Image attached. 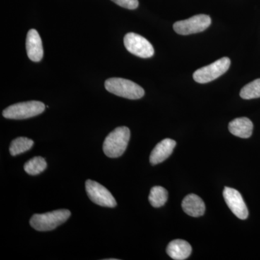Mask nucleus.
Wrapping results in <instances>:
<instances>
[{
    "label": "nucleus",
    "mask_w": 260,
    "mask_h": 260,
    "mask_svg": "<svg viewBox=\"0 0 260 260\" xmlns=\"http://www.w3.org/2000/svg\"><path fill=\"white\" fill-rule=\"evenodd\" d=\"M130 139V130L119 126L108 135L103 145V150L109 158H119L125 152Z\"/></svg>",
    "instance_id": "1"
},
{
    "label": "nucleus",
    "mask_w": 260,
    "mask_h": 260,
    "mask_svg": "<svg viewBox=\"0 0 260 260\" xmlns=\"http://www.w3.org/2000/svg\"><path fill=\"white\" fill-rule=\"evenodd\" d=\"M105 88L117 96L136 100L144 96V89L131 80L120 78H109L106 80Z\"/></svg>",
    "instance_id": "2"
},
{
    "label": "nucleus",
    "mask_w": 260,
    "mask_h": 260,
    "mask_svg": "<svg viewBox=\"0 0 260 260\" xmlns=\"http://www.w3.org/2000/svg\"><path fill=\"white\" fill-rule=\"evenodd\" d=\"M71 213L68 210H57L44 214H35L30 220V225L39 232H49L64 223Z\"/></svg>",
    "instance_id": "3"
},
{
    "label": "nucleus",
    "mask_w": 260,
    "mask_h": 260,
    "mask_svg": "<svg viewBox=\"0 0 260 260\" xmlns=\"http://www.w3.org/2000/svg\"><path fill=\"white\" fill-rule=\"evenodd\" d=\"M44 103L38 101L18 103L5 109L3 115L6 119H25L42 114L45 110Z\"/></svg>",
    "instance_id": "4"
},
{
    "label": "nucleus",
    "mask_w": 260,
    "mask_h": 260,
    "mask_svg": "<svg viewBox=\"0 0 260 260\" xmlns=\"http://www.w3.org/2000/svg\"><path fill=\"white\" fill-rule=\"evenodd\" d=\"M230 65L231 60L229 58H221L212 64L196 70L193 74V78L198 83H210L226 73Z\"/></svg>",
    "instance_id": "5"
},
{
    "label": "nucleus",
    "mask_w": 260,
    "mask_h": 260,
    "mask_svg": "<svg viewBox=\"0 0 260 260\" xmlns=\"http://www.w3.org/2000/svg\"><path fill=\"white\" fill-rule=\"evenodd\" d=\"M211 24L209 15H197L186 20H180L174 24V30L180 35H190L204 31Z\"/></svg>",
    "instance_id": "6"
},
{
    "label": "nucleus",
    "mask_w": 260,
    "mask_h": 260,
    "mask_svg": "<svg viewBox=\"0 0 260 260\" xmlns=\"http://www.w3.org/2000/svg\"><path fill=\"white\" fill-rule=\"evenodd\" d=\"M126 50L139 57L150 58L153 56V45L145 38L135 32H128L124 38Z\"/></svg>",
    "instance_id": "7"
},
{
    "label": "nucleus",
    "mask_w": 260,
    "mask_h": 260,
    "mask_svg": "<svg viewBox=\"0 0 260 260\" xmlns=\"http://www.w3.org/2000/svg\"><path fill=\"white\" fill-rule=\"evenodd\" d=\"M85 190L88 198L93 203L102 207L114 208L116 206V200L107 188L95 181L87 180Z\"/></svg>",
    "instance_id": "8"
},
{
    "label": "nucleus",
    "mask_w": 260,
    "mask_h": 260,
    "mask_svg": "<svg viewBox=\"0 0 260 260\" xmlns=\"http://www.w3.org/2000/svg\"><path fill=\"white\" fill-rule=\"evenodd\" d=\"M223 194L228 207L237 218L242 220L248 218L249 211L239 191L233 188L225 187Z\"/></svg>",
    "instance_id": "9"
},
{
    "label": "nucleus",
    "mask_w": 260,
    "mask_h": 260,
    "mask_svg": "<svg viewBox=\"0 0 260 260\" xmlns=\"http://www.w3.org/2000/svg\"><path fill=\"white\" fill-rule=\"evenodd\" d=\"M26 51L29 59L38 62L42 60L44 56L42 39L35 29H30L27 34Z\"/></svg>",
    "instance_id": "10"
},
{
    "label": "nucleus",
    "mask_w": 260,
    "mask_h": 260,
    "mask_svg": "<svg viewBox=\"0 0 260 260\" xmlns=\"http://www.w3.org/2000/svg\"><path fill=\"white\" fill-rule=\"evenodd\" d=\"M177 145L175 140L169 139L162 140L154 148L150 155V162L152 165H156L167 160L173 153Z\"/></svg>",
    "instance_id": "11"
},
{
    "label": "nucleus",
    "mask_w": 260,
    "mask_h": 260,
    "mask_svg": "<svg viewBox=\"0 0 260 260\" xmlns=\"http://www.w3.org/2000/svg\"><path fill=\"white\" fill-rule=\"evenodd\" d=\"M182 209L191 217H200L204 215L205 205L199 196L191 194L185 197L182 201Z\"/></svg>",
    "instance_id": "12"
},
{
    "label": "nucleus",
    "mask_w": 260,
    "mask_h": 260,
    "mask_svg": "<svg viewBox=\"0 0 260 260\" xmlns=\"http://www.w3.org/2000/svg\"><path fill=\"white\" fill-rule=\"evenodd\" d=\"M167 251V254L173 259L184 260L190 256L191 246L186 241L176 239L169 243Z\"/></svg>",
    "instance_id": "13"
},
{
    "label": "nucleus",
    "mask_w": 260,
    "mask_h": 260,
    "mask_svg": "<svg viewBox=\"0 0 260 260\" xmlns=\"http://www.w3.org/2000/svg\"><path fill=\"white\" fill-rule=\"evenodd\" d=\"M230 133L241 138H249L252 135L253 123L246 117L237 118L229 124Z\"/></svg>",
    "instance_id": "14"
},
{
    "label": "nucleus",
    "mask_w": 260,
    "mask_h": 260,
    "mask_svg": "<svg viewBox=\"0 0 260 260\" xmlns=\"http://www.w3.org/2000/svg\"><path fill=\"white\" fill-rule=\"evenodd\" d=\"M149 202L154 208H160L168 200V191L162 186H153L149 194Z\"/></svg>",
    "instance_id": "15"
},
{
    "label": "nucleus",
    "mask_w": 260,
    "mask_h": 260,
    "mask_svg": "<svg viewBox=\"0 0 260 260\" xmlns=\"http://www.w3.org/2000/svg\"><path fill=\"white\" fill-rule=\"evenodd\" d=\"M47 164L45 159L42 157H34L24 165V170L29 175L36 176L41 174L47 169Z\"/></svg>",
    "instance_id": "16"
},
{
    "label": "nucleus",
    "mask_w": 260,
    "mask_h": 260,
    "mask_svg": "<svg viewBox=\"0 0 260 260\" xmlns=\"http://www.w3.org/2000/svg\"><path fill=\"white\" fill-rule=\"evenodd\" d=\"M34 143V142L29 138L23 137L16 138L10 144V153L13 156L25 153L32 148Z\"/></svg>",
    "instance_id": "17"
},
{
    "label": "nucleus",
    "mask_w": 260,
    "mask_h": 260,
    "mask_svg": "<svg viewBox=\"0 0 260 260\" xmlns=\"http://www.w3.org/2000/svg\"><path fill=\"white\" fill-rule=\"evenodd\" d=\"M240 96L246 100L260 98V79H256L246 85L241 90Z\"/></svg>",
    "instance_id": "18"
},
{
    "label": "nucleus",
    "mask_w": 260,
    "mask_h": 260,
    "mask_svg": "<svg viewBox=\"0 0 260 260\" xmlns=\"http://www.w3.org/2000/svg\"><path fill=\"white\" fill-rule=\"evenodd\" d=\"M112 1L121 8L129 10L136 9L139 5L138 0H112Z\"/></svg>",
    "instance_id": "19"
}]
</instances>
